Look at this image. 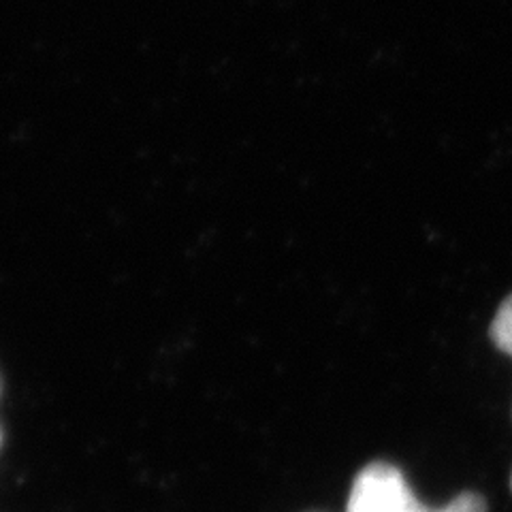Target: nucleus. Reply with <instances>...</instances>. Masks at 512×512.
<instances>
[{
	"instance_id": "f257e3e1",
	"label": "nucleus",
	"mask_w": 512,
	"mask_h": 512,
	"mask_svg": "<svg viewBox=\"0 0 512 512\" xmlns=\"http://www.w3.org/2000/svg\"><path fill=\"white\" fill-rule=\"evenodd\" d=\"M346 512H487L478 493H461L442 508H429L414 498L404 474L389 463H370L352 483Z\"/></svg>"
},
{
	"instance_id": "f03ea898",
	"label": "nucleus",
	"mask_w": 512,
	"mask_h": 512,
	"mask_svg": "<svg viewBox=\"0 0 512 512\" xmlns=\"http://www.w3.org/2000/svg\"><path fill=\"white\" fill-rule=\"evenodd\" d=\"M491 342L512 357V295L502 303L491 323Z\"/></svg>"
},
{
	"instance_id": "7ed1b4c3",
	"label": "nucleus",
	"mask_w": 512,
	"mask_h": 512,
	"mask_svg": "<svg viewBox=\"0 0 512 512\" xmlns=\"http://www.w3.org/2000/svg\"><path fill=\"white\" fill-rule=\"evenodd\" d=\"M0 440H3V434H0Z\"/></svg>"
},
{
	"instance_id": "20e7f679",
	"label": "nucleus",
	"mask_w": 512,
	"mask_h": 512,
	"mask_svg": "<svg viewBox=\"0 0 512 512\" xmlns=\"http://www.w3.org/2000/svg\"><path fill=\"white\" fill-rule=\"evenodd\" d=\"M510 487H512V478H510Z\"/></svg>"
}]
</instances>
